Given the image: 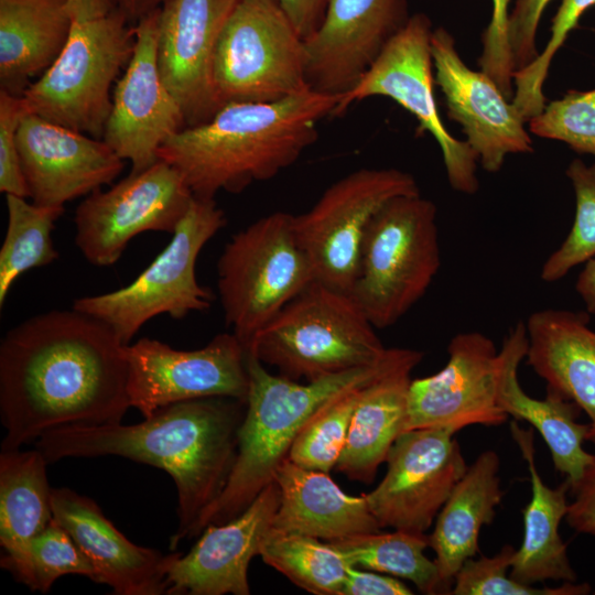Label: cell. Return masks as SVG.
I'll list each match as a JSON object with an SVG mask.
<instances>
[{
  "label": "cell",
  "instance_id": "1",
  "mask_svg": "<svg viewBox=\"0 0 595 595\" xmlns=\"http://www.w3.org/2000/svg\"><path fill=\"white\" fill-rule=\"evenodd\" d=\"M125 346L107 324L73 307L9 329L0 343L1 451L63 426L121 422L131 408Z\"/></svg>",
  "mask_w": 595,
  "mask_h": 595
},
{
  "label": "cell",
  "instance_id": "2",
  "mask_svg": "<svg viewBox=\"0 0 595 595\" xmlns=\"http://www.w3.org/2000/svg\"><path fill=\"white\" fill-rule=\"evenodd\" d=\"M245 411L246 402L235 398L187 400L160 408L137 424L58 428L37 439L35 448L48 463L116 455L165 470L177 490L178 526L170 539L174 550L224 489Z\"/></svg>",
  "mask_w": 595,
  "mask_h": 595
},
{
  "label": "cell",
  "instance_id": "3",
  "mask_svg": "<svg viewBox=\"0 0 595 595\" xmlns=\"http://www.w3.org/2000/svg\"><path fill=\"white\" fill-rule=\"evenodd\" d=\"M339 99L310 87L275 101L227 104L170 138L158 158L181 173L194 196L240 193L296 162Z\"/></svg>",
  "mask_w": 595,
  "mask_h": 595
},
{
  "label": "cell",
  "instance_id": "4",
  "mask_svg": "<svg viewBox=\"0 0 595 595\" xmlns=\"http://www.w3.org/2000/svg\"><path fill=\"white\" fill-rule=\"evenodd\" d=\"M392 355L376 366L357 368L301 383L270 374L246 351L249 389L238 430L235 463L224 489L203 511L190 531L194 538L208 524H219L241 513L274 480L278 466L288 458L298 434L311 416L338 394L372 380Z\"/></svg>",
  "mask_w": 595,
  "mask_h": 595
},
{
  "label": "cell",
  "instance_id": "5",
  "mask_svg": "<svg viewBox=\"0 0 595 595\" xmlns=\"http://www.w3.org/2000/svg\"><path fill=\"white\" fill-rule=\"evenodd\" d=\"M353 296L314 280L246 347L281 376L306 382L379 365L388 355Z\"/></svg>",
  "mask_w": 595,
  "mask_h": 595
},
{
  "label": "cell",
  "instance_id": "6",
  "mask_svg": "<svg viewBox=\"0 0 595 595\" xmlns=\"http://www.w3.org/2000/svg\"><path fill=\"white\" fill-rule=\"evenodd\" d=\"M440 267L435 204L421 194L397 196L369 225L349 294L376 328H386L423 298Z\"/></svg>",
  "mask_w": 595,
  "mask_h": 595
},
{
  "label": "cell",
  "instance_id": "7",
  "mask_svg": "<svg viewBox=\"0 0 595 595\" xmlns=\"http://www.w3.org/2000/svg\"><path fill=\"white\" fill-rule=\"evenodd\" d=\"M134 45V25L120 8L98 19L74 21L58 57L22 94L25 113L102 139L111 86Z\"/></svg>",
  "mask_w": 595,
  "mask_h": 595
},
{
  "label": "cell",
  "instance_id": "8",
  "mask_svg": "<svg viewBox=\"0 0 595 595\" xmlns=\"http://www.w3.org/2000/svg\"><path fill=\"white\" fill-rule=\"evenodd\" d=\"M292 214L274 212L234 234L217 261V290L226 326L246 348L314 280Z\"/></svg>",
  "mask_w": 595,
  "mask_h": 595
},
{
  "label": "cell",
  "instance_id": "9",
  "mask_svg": "<svg viewBox=\"0 0 595 595\" xmlns=\"http://www.w3.org/2000/svg\"><path fill=\"white\" fill-rule=\"evenodd\" d=\"M226 221L215 198L194 196L169 245L130 284L78 298L72 307L107 324L123 345L158 315L181 320L209 309L214 294L198 283L195 266L203 247Z\"/></svg>",
  "mask_w": 595,
  "mask_h": 595
},
{
  "label": "cell",
  "instance_id": "10",
  "mask_svg": "<svg viewBox=\"0 0 595 595\" xmlns=\"http://www.w3.org/2000/svg\"><path fill=\"white\" fill-rule=\"evenodd\" d=\"M213 79L220 108L310 88L304 40L278 0H239L220 34Z\"/></svg>",
  "mask_w": 595,
  "mask_h": 595
},
{
  "label": "cell",
  "instance_id": "11",
  "mask_svg": "<svg viewBox=\"0 0 595 595\" xmlns=\"http://www.w3.org/2000/svg\"><path fill=\"white\" fill-rule=\"evenodd\" d=\"M416 194L420 188L408 172L359 169L329 185L310 209L294 215V231L315 280L349 293L375 215L390 199Z\"/></svg>",
  "mask_w": 595,
  "mask_h": 595
},
{
  "label": "cell",
  "instance_id": "12",
  "mask_svg": "<svg viewBox=\"0 0 595 595\" xmlns=\"http://www.w3.org/2000/svg\"><path fill=\"white\" fill-rule=\"evenodd\" d=\"M432 33V22L426 14H412L358 84L340 96L333 117H340L354 102L369 97L392 99L416 119L420 132L435 139L452 188L475 194L479 188L478 156L467 141L448 132L436 106Z\"/></svg>",
  "mask_w": 595,
  "mask_h": 595
},
{
  "label": "cell",
  "instance_id": "13",
  "mask_svg": "<svg viewBox=\"0 0 595 595\" xmlns=\"http://www.w3.org/2000/svg\"><path fill=\"white\" fill-rule=\"evenodd\" d=\"M193 197L181 173L158 160L79 203L74 215L75 244L90 264H115L136 236L144 231L173 234Z\"/></svg>",
  "mask_w": 595,
  "mask_h": 595
},
{
  "label": "cell",
  "instance_id": "14",
  "mask_svg": "<svg viewBox=\"0 0 595 595\" xmlns=\"http://www.w3.org/2000/svg\"><path fill=\"white\" fill-rule=\"evenodd\" d=\"M125 356L129 403L143 418L187 400H247L246 348L234 333L218 334L206 346L193 350L142 337L125 346Z\"/></svg>",
  "mask_w": 595,
  "mask_h": 595
},
{
  "label": "cell",
  "instance_id": "15",
  "mask_svg": "<svg viewBox=\"0 0 595 595\" xmlns=\"http://www.w3.org/2000/svg\"><path fill=\"white\" fill-rule=\"evenodd\" d=\"M387 473L365 494L381 528L425 533L467 464L454 433L441 428L401 433L391 446Z\"/></svg>",
  "mask_w": 595,
  "mask_h": 595
},
{
  "label": "cell",
  "instance_id": "16",
  "mask_svg": "<svg viewBox=\"0 0 595 595\" xmlns=\"http://www.w3.org/2000/svg\"><path fill=\"white\" fill-rule=\"evenodd\" d=\"M447 354L440 371L411 380L403 432L441 428L455 434L469 425L507 422L498 403L500 356L495 343L480 332H463L450 340Z\"/></svg>",
  "mask_w": 595,
  "mask_h": 595
},
{
  "label": "cell",
  "instance_id": "17",
  "mask_svg": "<svg viewBox=\"0 0 595 595\" xmlns=\"http://www.w3.org/2000/svg\"><path fill=\"white\" fill-rule=\"evenodd\" d=\"M159 15L160 8L134 25V51L116 83L102 136L119 158L131 163L130 173L154 164L160 148L186 128L182 109L159 69Z\"/></svg>",
  "mask_w": 595,
  "mask_h": 595
},
{
  "label": "cell",
  "instance_id": "18",
  "mask_svg": "<svg viewBox=\"0 0 595 595\" xmlns=\"http://www.w3.org/2000/svg\"><path fill=\"white\" fill-rule=\"evenodd\" d=\"M411 18L407 0H328L304 40L307 85L342 96L351 90Z\"/></svg>",
  "mask_w": 595,
  "mask_h": 595
},
{
  "label": "cell",
  "instance_id": "19",
  "mask_svg": "<svg viewBox=\"0 0 595 595\" xmlns=\"http://www.w3.org/2000/svg\"><path fill=\"white\" fill-rule=\"evenodd\" d=\"M431 52L447 117L462 126L485 171H500L508 154L533 152L527 122L512 101L486 73L463 62L446 29H433Z\"/></svg>",
  "mask_w": 595,
  "mask_h": 595
},
{
  "label": "cell",
  "instance_id": "20",
  "mask_svg": "<svg viewBox=\"0 0 595 595\" xmlns=\"http://www.w3.org/2000/svg\"><path fill=\"white\" fill-rule=\"evenodd\" d=\"M239 0H166L158 23V64L186 127L208 121L220 106L214 61L224 26Z\"/></svg>",
  "mask_w": 595,
  "mask_h": 595
},
{
  "label": "cell",
  "instance_id": "21",
  "mask_svg": "<svg viewBox=\"0 0 595 595\" xmlns=\"http://www.w3.org/2000/svg\"><path fill=\"white\" fill-rule=\"evenodd\" d=\"M17 142L29 197L39 206L64 207L111 184L125 167L102 139L33 113L21 118Z\"/></svg>",
  "mask_w": 595,
  "mask_h": 595
},
{
  "label": "cell",
  "instance_id": "22",
  "mask_svg": "<svg viewBox=\"0 0 595 595\" xmlns=\"http://www.w3.org/2000/svg\"><path fill=\"white\" fill-rule=\"evenodd\" d=\"M278 505L273 480L237 517L208 524L188 553L176 552L166 575V594H250L248 566L260 553Z\"/></svg>",
  "mask_w": 595,
  "mask_h": 595
},
{
  "label": "cell",
  "instance_id": "23",
  "mask_svg": "<svg viewBox=\"0 0 595 595\" xmlns=\"http://www.w3.org/2000/svg\"><path fill=\"white\" fill-rule=\"evenodd\" d=\"M51 504L53 518L89 559L98 583L116 595L166 594V575L176 552L163 554L134 544L93 499L69 488H52Z\"/></svg>",
  "mask_w": 595,
  "mask_h": 595
},
{
  "label": "cell",
  "instance_id": "24",
  "mask_svg": "<svg viewBox=\"0 0 595 595\" xmlns=\"http://www.w3.org/2000/svg\"><path fill=\"white\" fill-rule=\"evenodd\" d=\"M423 353L392 348L386 367L360 390L336 470L351 480L370 484L404 431L412 370Z\"/></svg>",
  "mask_w": 595,
  "mask_h": 595
},
{
  "label": "cell",
  "instance_id": "25",
  "mask_svg": "<svg viewBox=\"0 0 595 595\" xmlns=\"http://www.w3.org/2000/svg\"><path fill=\"white\" fill-rule=\"evenodd\" d=\"M528 350L526 323L519 321L502 342L498 403L516 421H526L547 443L554 468L570 483V489L580 480L594 454L585 451L588 423L577 421L581 409L560 393L547 389L544 399L524 392L518 379V369Z\"/></svg>",
  "mask_w": 595,
  "mask_h": 595
},
{
  "label": "cell",
  "instance_id": "26",
  "mask_svg": "<svg viewBox=\"0 0 595 595\" xmlns=\"http://www.w3.org/2000/svg\"><path fill=\"white\" fill-rule=\"evenodd\" d=\"M589 314L545 309L526 323L527 364L553 390L588 418L587 441L595 444V331Z\"/></svg>",
  "mask_w": 595,
  "mask_h": 595
},
{
  "label": "cell",
  "instance_id": "27",
  "mask_svg": "<svg viewBox=\"0 0 595 595\" xmlns=\"http://www.w3.org/2000/svg\"><path fill=\"white\" fill-rule=\"evenodd\" d=\"M279 505L272 528L325 541L378 532L365 494L344 493L328 473L296 465L285 458L277 468Z\"/></svg>",
  "mask_w": 595,
  "mask_h": 595
},
{
  "label": "cell",
  "instance_id": "28",
  "mask_svg": "<svg viewBox=\"0 0 595 595\" xmlns=\"http://www.w3.org/2000/svg\"><path fill=\"white\" fill-rule=\"evenodd\" d=\"M47 464L37 448L0 454V564L31 591V543L53 519Z\"/></svg>",
  "mask_w": 595,
  "mask_h": 595
},
{
  "label": "cell",
  "instance_id": "29",
  "mask_svg": "<svg viewBox=\"0 0 595 595\" xmlns=\"http://www.w3.org/2000/svg\"><path fill=\"white\" fill-rule=\"evenodd\" d=\"M510 432L527 462L531 499L522 510L523 540L516 550L509 575L517 582L533 585L545 581L576 582L565 542L559 528L567 513L570 483L555 488L545 485L536 464L533 430L510 422Z\"/></svg>",
  "mask_w": 595,
  "mask_h": 595
},
{
  "label": "cell",
  "instance_id": "30",
  "mask_svg": "<svg viewBox=\"0 0 595 595\" xmlns=\"http://www.w3.org/2000/svg\"><path fill=\"white\" fill-rule=\"evenodd\" d=\"M499 466L495 451L482 452L467 467L436 517L429 547L435 553L434 562L445 594L451 593L464 562L478 553L480 529L493 522L501 502Z\"/></svg>",
  "mask_w": 595,
  "mask_h": 595
},
{
  "label": "cell",
  "instance_id": "31",
  "mask_svg": "<svg viewBox=\"0 0 595 595\" xmlns=\"http://www.w3.org/2000/svg\"><path fill=\"white\" fill-rule=\"evenodd\" d=\"M73 22L67 0H0V89L22 96L58 57Z\"/></svg>",
  "mask_w": 595,
  "mask_h": 595
},
{
  "label": "cell",
  "instance_id": "32",
  "mask_svg": "<svg viewBox=\"0 0 595 595\" xmlns=\"http://www.w3.org/2000/svg\"><path fill=\"white\" fill-rule=\"evenodd\" d=\"M328 543L351 566L409 580L424 594H445L435 562L424 553L429 547L425 533L378 531Z\"/></svg>",
  "mask_w": 595,
  "mask_h": 595
},
{
  "label": "cell",
  "instance_id": "33",
  "mask_svg": "<svg viewBox=\"0 0 595 595\" xmlns=\"http://www.w3.org/2000/svg\"><path fill=\"white\" fill-rule=\"evenodd\" d=\"M8 225L0 249V307L15 280L28 270L58 258L52 231L64 207H46L25 197L6 195Z\"/></svg>",
  "mask_w": 595,
  "mask_h": 595
},
{
  "label": "cell",
  "instance_id": "34",
  "mask_svg": "<svg viewBox=\"0 0 595 595\" xmlns=\"http://www.w3.org/2000/svg\"><path fill=\"white\" fill-rule=\"evenodd\" d=\"M259 555L293 584L315 595H340L349 566L328 542L272 527Z\"/></svg>",
  "mask_w": 595,
  "mask_h": 595
},
{
  "label": "cell",
  "instance_id": "35",
  "mask_svg": "<svg viewBox=\"0 0 595 595\" xmlns=\"http://www.w3.org/2000/svg\"><path fill=\"white\" fill-rule=\"evenodd\" d=\"M365 385L338 394L318 409L298 434L288 458L302 467L325 473L335 468Z\"/></svg>",
  "mask_w": 595,
  "mask_h": 595
},
{
  "label": "cell",
  "instance_id": "36",
  "mask_svg": "<svg viewBox=\"0 0 595 595\" xmlns=\"http://www.w3.org/2000/svg\"><path fill=\"white\" fill-rule=\"evenodd\" d=\"M575 193V216L570 232L543 262L540 277L552 283L595 257V164L574 159L565 171Z\"/></svg>",
  "mask_w": 595,
  "mask_h": 595
},
{
  "label": "cell",
  "instance_id": "37",
  "mask_svg": "<svg viewBox=\"0 0 595 595\" xmlns=\"http://www.w3.org/2000/svg\"><path fill=\"white\" fill-rule=\"evenodd\" d=\"M516 548L506 544L493 556L480 555L464 562L455 575L453 595H586L587 583L562 582L560 585L536 587L515 581L510 571Z\"/></svg>",
  "mask_w": 595,
  "mask_h": 595
},
{
  "label": "cell",
  "instance_id": "38",
  "mask_svg": "<svg viewBox=\"0 0 595 595\" xmlns=\"http://www.w3.org/2000/svg\"><path fill=\"white\" fill-rule=\"evenodd\" d=\"M594 6L595 0H562L552 19L549 42L531 64L515 73L511 101L526 122L543 110L547 104L543 85L551 62L569 34L578 26L581 17Z\"/></svg>",
  "mask_w": 595,
  "mask_h": 595
},
{
  "label": "cell",
  "instance_id": "39",
  "mask_svg": "<svg viewBox=\"0 0 595 595\" xmlns=\"http://www.w3.org/2000/svg\"><path fill=\"white\" fill-rule=\"evenodd\" d=\"M527 123L540 138L562 141L577 153L595 156V88L569 90L545 104Z\"/></svg>",
  "mask_w": 595,
  "mask_h": 595
},
{
  "label": "cell",
  "instance_id": "40",
  "mask_svg": "<svg viewBox=\"0 0 595 595\" xmlns=\"http://www.w3.org/2000/svg\"><path fill=\"white\" fill-rule=\"evenodd\" d=\"M33 591L46 593L61 576H86L98 583L89 559L69 533L53 518L31 543Z\"/></svg>",
  "mask_w": 595,
  "mask_h": 595
},
{
  "label": "cell",
  "instance_id": "41",
  "mask_svg": "<svg viewBox=\"0 0 595 595\" xmlns=\"http://www.w3.org/2000/svg\"><path fill=\"white\" fill-rule=\"evenodd\" d=\"M509 4L510 0H493L491 18L482 34L483 47L478 64L480 71L497 84L509 100H512L515 69L507 37Z\"/></svg>",
  "mask_w": 595,
  "mask_h": 595
},
{
  "label": "cell",
  "instance_id": "42",
  "mask_svg": "<svg viewBox=\"0 0 595 595\" xmlns=\"http://www.w3.org/2000/svg\"><path fill=\"white\" fill-rule=\"evenodd\" d=\"M24 115L21 96L0 89V192L28 198L17 142Z\"/></svg>",
  "mask_w": 595,
  "mask_h": 595
},
{
  "label": "cell",
  "instance_id": "43",
  "mask_svg": "<svg viewBox=\"0 0 595 595\" xmlns=\"http://www.w3.org/2000/svg\"><path fill=\"white\" fill-rule=\"evenodd\" d=\"M550 2L551 0H515L507 24V37L515 73L538 57L540 53L537 48L538 28Z\"/></svg>",
  "mask_w": 595,
  "mask_h": 595
},
{
  "label": "cell",
  "instance_id": "44",
  "mask_svg": "<svg viewBox=\"0 0 595 595\" xmlns=\"http://www.w3.org/2000/svg\"><path fill=\"white\" fill-rule=\"evenodd\" d=\"M570 491L573 500L567 507V524L578 533L595 536V456Z\"/></svg>",
  "mask_w": 595,
  "mask_h": 595
},
{
  "label": "cell",
  "instance_id": "45",
  "mask_svg": "<svg viewBox=\"0 0 595 595\" xmlns=\"http://www.w3.org/2000/svg\"><path fill=\"white\" fill-rule=\"evenodd\" d=\"M412 593L398 578L349 565L340 595H410Z\"/></svg>",
  "mask_w": 595,
  "mask_h": 595
},
{
  "label": "cell",
  "instance_id": "46",
  "mask_svg": "<svg viewBox=\"0 0 595 595\" xmlns=\"http://www.w3.org/2000/svg\"><path fill=\"white\" fill-rule=\"evenodd\" d=\"M303 40L320 25L328 0H278Z\"/></svg>",
  "mask_w": 595,
  "mask_h": 595
},
{
  "label": "cell",
  "instance_id": "47",
  "mask_svg": "<svg viewBox=\"0 0 595 595\" xmlns=\"http://www.w3.org/2000/svg\"><path fill=\"white\" fill-rule=\"evenodd\" d=\"M73 21H88L105 17L119 8V0H67Z\"/></svg>",
  "mask_w": 595,
  "mask_h": 595
},
{
  "label": "cell",
  "instance_id": "48",
  "mask_svg": "<svg viewBox=\"0 0 595 595\" xmlns=\"http://www.w3.org/2000/svg\"><path fill=\"white\" fill-rule=\"evenodd\" d=\"M575 291L583 301L586 312L589 315L595 314V257L584 263L576 279Z\"/></svg>",
  "mask_w": 595,
  "mask_h": 595
},
{
  "label": "cell",
  "instance_id": "49",
  "mask_svg": "<svg viewBox=\"0 0 595 595\" xmlns=\"http://www.w3.org/2000/svg\"><path fill=\"white\" fill-rule=\"evenodd\" d=\"M166 0H119V8L130 22H138L143 17L161 8Z\"/></svg>",
  "mask_w": 595,
  "mask_h": 595
}]
</instances>
